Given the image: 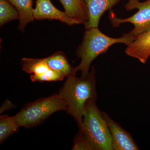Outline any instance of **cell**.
Here are the masks:
<instances>
[{
    "label": "cell",
    "mask_w": 150,
    "mask_h": 150,
    "mask_svg": "<svg viewBox=\"0 0 150 150\" xmlns=\"http://www.w3.org/2000/svg\"><path fill=\"white\" fill-rule=\"evenodd\" d=\"M76 75L67 77L59 90V94L67 104L66 112L72 116L77 125L82 123L84 112L87 105L96 102V70L93 67L86 79L79 78Z\"/></svg>",
    "instance_id": "1"
},
{
    "label": "cell",
    "mask_w": 150,
    "mask_h": 150,
    "mask_svg": "<svg viewBox=\"0 0 150 150\" xmlns=\"http://www.w3.org/2000/svg\"><path fill=\"white\" fill-rule=\"evenodd\" d=\"M86 30L82 42L76 51V56L81 59V62L75 67L76 73L81 71L83 79L88 76L92 62L100 54L105 53L110 46L116 43L129 46L136 38L130 33L123 34L122 37L113 38L100 32L98 27Z\"/></svg>",
    "instance_id": "2"
},
{
    "label": "cell",
    "mask_w": 150,
    "mask_h": 150,
    "mask_svg": "<svg viewBox=\"0 0 150 150\" xmlns=\"http://www.w3.org/2000/svg\"><path fill=\"white\" fill-rule=\"evenodd\" d=\"M78 126L85 134L93 150H112L110 130L96 102L87 105L82 123Z\"/></svg>",
    "instance_id": "3"
},
{
    "label": "cell",
    "mask_w": 150,
    "mask_h": 150,
    "mask_svg": "<svg viewBox=\"0 0 150 150\" xmlns=\"http://www.w3.org/2000/svg\"><path fill=\"white\" fill-rule=\"evenodd\" d=\"M66 109V102L55 94L27 103L13 116L20 127L28 129L39 125L54 112Z\"/></svg>",
    "instance_id": "4"
},
{
    "label": "cell",
    "mask_w": 150,
    "mask_h": 150,
    "mask_svg": "<svg viewBox=\"0 0 150 150\" xmlns=\"http://www.w3.org/2000/svg\"><path fill=\"white\" fill-rule=\"evenodd\" d=\"M127 11L138 9L137 12L130 17L125 19L118 18L110 11L109 19L113 27H118L124 23H130L134 25V28L130 33L137 37L150 29V0L141 2L139 0H129L125 6Z\"/></svg>",
    "instance_id": "5"
},
{
    "label": "cell",
    "mask_w": 150,
    "mask_h": 150,
    "mask_svg": "<svg viewBox=\"0 0 150 150\" xmlns=\"http://www.w3.org/2000/svg\"><path fill=\"white\" fill-rule=\"evenodd\" d=\"M22 69L30 74L32 82H52L63 81V75L51 69L46 63L45 58L31 59L23 58L21 61Z\"/></svg>",
    "instance_id": "6"
},
{
    "label": "cell",
    "mask_w": 150,
    "mask_h": 150,
    "mask_svg": "<svg viewBox=\"0 0 150 150\" xmlns=\"http://www.w3.org/2000/svg\"><path fill=\"white\" fill-rule=\"evenodd\" d=\"M102 114L110 130L112 150H139L130 133L111 119L106 112L103 111Z\"/></svg>",
    "instance_id": "7"
},
{
    "label": "cell",
    "mask_w": 150,
    "mask_h": 150,
    "mask_svg": "<svg viewBox=\"0 0 150 150\" xmlns=\"http://www.w3.org/2000/svg\"><path fill=\"white\" fill-rule=\"evenodd\" d=\"M33 15L34 19L37 20H56L69 25L81 24L79 21L70 17L65 11L56 8L51 0H37Z\"/></svg>",
    "instance_id": "8"
},
{
    "label": "cell",
    "mask_w": 150,
    "mask_h": 150,
    "mask_svg": "<svg viewBox=\"0 0 150 150\" xmlns=\"http://www.w3.org/2000/svg\"><path fill=\"white\" fill-rule=\"evenodd\" d=\"M88 12V20L85 25L86 29L98 27L100 19L105 12L110 9L121 0H83Z\"/></svg>",
    "instance_id": "9"
},
{
    "label": "cell",
    "mask_w": 150,
    "mask_h": 150,
    "mask_svg": "<svg viewBox=\"0 0 150 150\" xmlns=\"http://www.w3.org/2000/svg\"><path fill=\"white\" fill-rule=\"evenodd\" d=\"M125 53L145 64L150 56V29L136 37L127 46Z\"/></svg>",
    "instance_id": "10"
},
{
    "label": "cell",
    "mask_w": 150,
    "mask_h": 150,
    "mask_svg": "<svg viewBox=\"0 0 150 150\" xmlns=\"http://www.w3.org/2000/svg\"><path fill=\"white\" fill-rule=\"evenodd\" d=\"M71 18L85 24L88 20L87 8L83 0H59Z\"/></svg>",
    "instance_id": "11"
},
{
    "label": "cell",
    "mask_w": 150,
    "mask_h": 150,
    "mask_svg": "<svg viewBox=\"0 0 150 150\" xmlns=\"http://www.w3.org/2000/svg\"><path fill=\"white\" fill-rule=\"evenodd\" d=\"M45 59L51 69L60 73L65 77L76 75L75 68L70 64L66 55L62 51H57Z\"/></svg>",
    "instance_id": "12"
},
{
    "label": "cell",
    "mask_w": 150,
    "mask_h": 150,
    "mask_svg": "<svg viewBox=\"0 0 150 150\" xmlns=\"http://www.w3.org/2000/svg\"><path fill=\"white\" fill-rule=\"evenodd\" d=\"M18 11L19 30L23 32L28 23L33 22L34 18L33 15L32 0H8Z\"/></svg>",
    "instance_id": "13"
},
{
    "label": "cell",
    "mask_w": 150,
    "mask_h": 150,
    "mask_svg": "<svg viewBox=\"0 0 150 150\" xmlns=\"http://www.w3.org/2000/svg\"><path fill=\"white\" fill-rule=\"evenodd\" d=\"M18 124L14 116L7 115L0 116V143H3L12 134L18 131Z\"/></svg>",
    "instance_id": "14"
},
{
    "label": "cell",
    "mask_w": 150,
    "mask_h": 150,
    "mask_svg": "<svg viewBox=\"0 0 150 150\" xmlns=\"http://www.w3.org/2000/svg\"><path fill=\"white\" fill-rule=\"evenodd\" d=\"M19 17L17 10L8 0H0V25Z\"/></svg>",
    "instance_id": "15"
},
{
    "label": "cell",
    "mask_w": 150,
    "mask_h": 150,
    "mask_svg": "<svg viewBox=\"0 0 150 150\" xmlns=\"http://www.w3.org/2000/svg\"><path fill=\"white\" fill-rule=\"evenodd\" d=\"M72 150H93L88 139L80 129H79V132L74 138Z\"/></svg>",
    "instance_id": "16"
}]
</instances>
